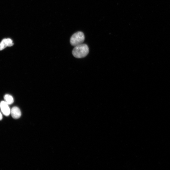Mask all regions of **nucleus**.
I'll list each match as a JSON object with an SVG mask.
<instances>
[{"label":"nucleus","instance_id":"f257e3e1","mask_svg":"<svg viewBox=\"0 0 170 170\" xmlns=\"http://www.w3.org/2000/svg\"><path fill=\"white\" fill-rule=\"evenodd\" d=\"M89 52V47L87 45L84 44L75 46L72 51L73 56L77 58L85 57Z\"/></svg>","mask_w":170,"mask_h":170},{"label":"nucleus","instance_id":"f03ea898","mask_svg":"<svg viewBox=\"0 0 170 170\" xmlns=\"http://www.w3.org/2000/svg\"><path fill=\"white\" fill-rule=\"evenodd\" d=\"M85 39L84 33L81 32H78L73 34L71 36L70 42L71 45L74 46L83 44Z\"/></svg>","mask_w":170,"mask_h":170},{"label":"nucleus","instance_id":"7ed1b4c3","mask_svg":"<svg viewBox=\"0 0 170 170\" xmlns=\"http://www.w3.org/2000/svg\"><path fill=\"white\" fill-rule=\"evenodd\" d=\"M9 105L5 101H2L0 103V107L3 114L8 116L11 113V110Z\"/></svg>","mask_w":170,"mask_h":170},{"label":"nucleus","instance_id":"20e7f679","mask_svg":"<svg viewBox=\"0 0 170 170\" xmlns=\"http://www.w3.org/2000/svg\"><path fill=\"white\" fill-rule=\"evenodd\" d=\"M13 45V41L11 39H4L0 43V51L4 49L6 47L12 46Z\"/></svg>","mask_w":170,"mask_h":170},{"label":"nucleus","instance_id":"39448f33","mask_svg":"<svg viewBox=\"0 0 170 170\" xmlns=\"http://www.w3.org/2000/svg\"><path fill=\"white\" fill-rule=\"evenodd\" d=\"M11 114L12 118L15 119L19 118L21 116V112L17 107H13L11 110Z\"/></svg>","mask_w":170,"mask_h":170},{"label":"nucleus","instance_id":"423d86ee","mask_svg":"<svg viewBox=\"0 0 170 170\" xmlns=\"http://www.w3.org/2000/svg\"><path fill=\"white\" fill-rule=\"evenodd\" d=\"M5 101L8 105L12 104L14 101V100L13 97L11 95L9 94H6L5 95L4 97Z\"/></svg>","mask_w":170,"mask_h":170},{"label":"nucleus","instance_id":"0eeeda50","mask_svg":"<svg viewBox=\"0 0 170 170\" xmlns=\"http://www.w3.org/2000/svg\"><path fill=\"white\" fill-rule=\"evenodd\" d=\"M3 117L2 115L1 112H0V120H2V119Z\"/></svg>","mask_w":170,"mask_h":170}]
</instances>
